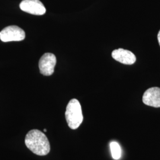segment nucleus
<instances>
[{"label": "nucleus", "mask_w": 160, "mask_h": 160, "mask_svg": "<svg viewBox=\"0 0 160 160\" xmlns=\"http://www.w3.org/2000/svg\"><path fill=\"white\" fill-rule=\"evenodd\" d=\"M26 147L35 154L44 156L50 152V143L46 135L37 129L31 130L25 138Z\"/></svg>", "instance_id": "1"}, {"label": "nucleus", "mask_w": 160, "mask_h": 160, "mask_svg": "<svg viewBox=\"0 0 160 160\" xmlns=\"http://www.w3.org/2000/svg\"><path fill=\"white\" fill-rule=\"evenodd\" d=\"M65 118L69 127L72 129H77L83 121V116L80 102L73 98L69 101L66 109Z\"/></svg>", "instance_id": "2"}, {"label": "nucleus", "mask_w": 160, "mask_h": 160, "mask_svg": "<svg viewBox=\"0 0 160 160\" xmlns=\"http://www.w3.org/2000/svg\"><path fill=\"white\" fill-rule=\"evenodd\" d=\"M25 36L24 31L17 26H7L0 32V39L4 42L22 41Z\"/></svg>", "instance_id": "3"}, {"label": "nucleus", "mask_w": 160, "mask_h": 160, "mask_svg": "<svg viewBox=\"0 0 160 160\" xmlns=\"http://www.w3.org/2000/svg\"><path fill=\"white\" fill-rule=\"evenodd\" d=\"M57 63V58L51 53H46L40 58L39 67L40 73L45 76H49L54 72V68Z\"/></svg>", "instance_id": "4"}, {"label": "nucleus", "mask_w": 160, "mask_h": 160, "mask_svg": "<svg viewBox=\"0 0 160 160\" xmlns=\"http://www.w3.org/2000/svg\"><path fill=\"white\" fill-rule=\"evenodd\" d=\"M20 8L23 12L36 16H42L46 12V8L40 0H23Z\"/></svg>", "instance_id": "5"}, {"label": "nucleus", "mask_w": 160, "mask_h": 160, "mask_svg": "<svg viewBox=\"0 0 160 160\" xmlns=\"http://www.w3.org/2000/svg\"><path fill=\"white\" fill-rule=\"evenodd\" d=\"M142 102L149 106L160 108V88L152 87L146 90L143 94Z\"/></svg>", "instance_id": "6"}, {"label": "nucleus", "mask_w": 160, "mask_h": 160, "mask_svg": "<svg viewBox=\"0 0 160 160\" xmlns=\"http://www.w3.org/2000/svg\"><path fill=\"white\" fill-rule=\"evenodd\" d=\"M112 57L114 60L125 65L133 64L137 60L135 55L131 51L122 48L112 52Z\"/></svg>", "instance_id": "7"}, {"label": "nucleus", "mask_w": 160, "mask_h": 160, "mask_svg": "<svg viewBox=\"0 0 160 160\" xmlns=\"http://www.w3.org/2000/svg\"><path fill=\"white\" fill-rule=\"evenodd\" d=\"M110 148L113 158L114 160H119L121 157V148L119 144L116 142H112L110 143Z\"/></svg>", "instance_id": "8"}, {"label": "nucleus", "mask_w": 160, "mask_h": 160, "mask_svg": "<svg viewBox=\"0 0 160 160\" xmlns=\"http://www.w3.org/2000/svg\"><path fill=\"white\" fill-rule=\"evenodd\" d=\"M157 38H158V43H159V45L160 46V30L159 31L158 33V35H157Z\"/></svg>", "instance_id": "9"}, {"label": "nucleus", "mask_w": 160, "mask_h": 160, "mask_svg": "<svg viewBox=\"0 0 160 160\" xmlns=\"http://www.w3.org/2000/svg\"><path fill=\"white\" fill-rule=\"evenodd\" d=\"M44 131L46 132V129H44Z\"/></svg>", "instance_id": "10"}]
</instances>
